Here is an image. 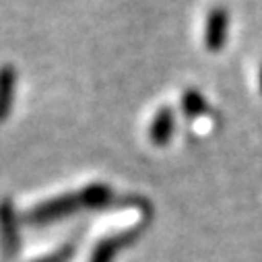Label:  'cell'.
Listing matches in <instances>:
<instances>
[{"label":"cell","instance_id":"1","mask_svg":"<svg viewBox=\"0 0 262 262\" xmlns=\"http://www.w3.org/2000/svg\"><path fill=\"white\" fill-rule=\"evenodd\" d=\"M112 199V190L105 184H89L77 192H69L62 196H54V199L35 205L27 213V221L33 225H48L54 221H60L64 217L73 215L75 211L81 209H97L107 205Z\"/></svg>","mask_w":262,"mask_h":262},{"label":"cell","instance_id":"2","mask_svg":"<svg viewBox=\"0 0 262 262\" xmlns=\"http://www.w3.org/2000/svg\"><path fill=\"white\" fill-rule=\"evenodd\" d=\"M229 11L225 7H213L205 19L203 43L211 54H219L225 50L229 39Z\"/></svg>","mask_w":262,"mask_h":262},{"label":"cell","instance_id":"3","mask_svg":"<svg viewBox=\"0 0 262 262\" xmlns=\"http://www.w3.org/2000/svg\"><path fill=\"white\" fill-rule=\"evenodd\" d=\"M0 246L5 256H15L19 248V233H17V215L15 207L9 199L0 203Z\"/></svg>","mask_w":262,"mask_h":262},{"label":"cell","instance_id":"4","mask_svg":"<svg viewBox=\"0 0 262 262\" xmlns=\"http://www.w3.org/2000/svg\"><path fill=\"white\" fill-rule=\"evenodd\" d=\"M173 130H176V114L169 105H163L155 112L151 126H149V139L153 145L157 147H165L171 137H173Z\"/></svg>","mask_w":262,"mask_h":262},{"label":"cell","instance_id":"5","mask_svg":"<svg viewBox=\"0 0 262 262\" xmlns=\"http://www.w3.org/2000/svg\"><path fill=\"white\" fill-rule=\"evenodd\" d=\"M15 91H17V71L13 64H3L0 67V124L7 122L13 112Z\"/></svg>","mask_w":262,"mask_h":262},{"label":"cell","instance_id":"6","mask_svg":"<svg viewBox=\"0 0 262 262\" xmlns=\"http://www.w3.org/2000/svg\"><path fill=\"white\" fill-rule=\"evenodd\" d=\"M128 237H130V235L124 233V235H112V237L101 239V242L95 246V250H93L89 262H114V258L118 256V252L122 250V246L128 242Z\"/></svg>","mask_w":262,"mask_h":262},{"label":"cell","instance_id":"7","mask_svg":"<svg viewBox=\"0 0 262 262\" xmlns=\"http://www.w3.org/2000/svg\"><path fill=\"white\" fill-rule=\"evenodd\" d=\"M182 112L186 118H201L209 112V103L199 89H186L182 93Z\"/></svg>","mask_w":262,"mask_h":262},{"label":"cell","instance_id":"8","mask_svg":"<svg viewBox=\"0 0 262 262\" xmlns=\"http://www.w3.org/2000/svg\"><path fill=\"white\" fill-rule=\"evenodd\" d=\"M69 258H71V248L67 246V248H60V250H56V252H52L43 258H37L33 262H67Z\"/></svg>","mask_w":262,"mask_h":262},{"label":"cell","instance_id":"9","mask_svg":"<svg viewBox=\"0 0 262 262\" xmlns=\"http://www.w3.org/2000/svg\"><path fill=\"white\" fill-rule=\"evenodd\" d=\"M258 89H260V95H262V67L258 71Z\"/></svg>","mask_w":262,"mask_h":262}]
</instances>
